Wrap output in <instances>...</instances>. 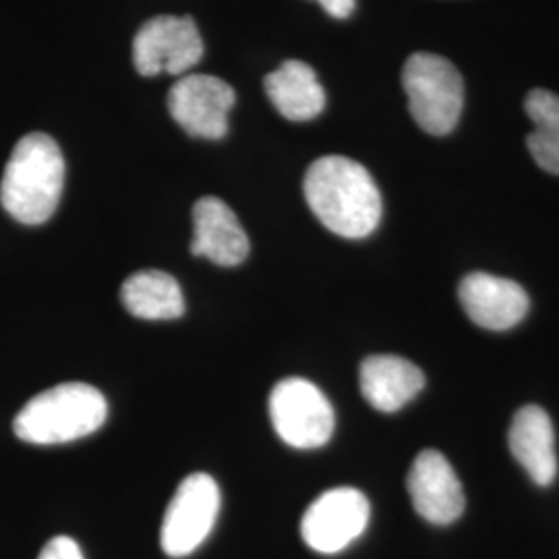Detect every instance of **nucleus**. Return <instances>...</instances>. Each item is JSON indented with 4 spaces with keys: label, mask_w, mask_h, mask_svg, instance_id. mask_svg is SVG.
Returning <instances> with one entry per match:
<instances>
[{
    "label": "nucleus",
    "mask_w": 559,
    "mask_h": 559,
    "mask_svg": "<svg viewBox=\"0 0 559 559\" xmlns=\"http://www.w3.org/2000/svg\"><path fill=\"white\" fill-rule=\"evenodd\" d=\"M462 309L483 330L506 332L516 328L528 313V295L514 280L475 272L460 282Z\"/></svg>",
    "instance_id": "nucleus-11"
},
{
    "label": "nucleus",
    "mask_w": 559,
    "mask_h": 559,
    "mask_svg": "<svg viewBox=\"0 0 559 559\" xmlns=\"http://www.w3.org/2000/svg\"><path fill=\"white\" fill-rule=\"evenodd\" d=\"M64 185V158L57 141L29 133L15 145L0 182V203L15 221L38 226L52 218Z\"/></svg>",
    "instance_id": "nucleus-2"
},
{
    "label": "nucleus",
    "mask_w": 559,
    "mask_h": 559,
    "mask_svg": "<svg viewBox=\"0 0 559 559\" xmlns=\"http://www.w3.org/2000/svg\"><path fill=\"white\" fill-rule=\"evenodd\" d=\"M508 443L512 456L539 487H549L558 477L556 431L540 406H524L512 420Z\"/></svg>",
    "instance_id": "nucleus-13"
},
{
    "label": "nucleus",
    "mask_w": 559,
    "mask_h": 559,
    "mask_svg": "<svg viewBox=\"0 0 559 559\" xmlns=\"http://www.w3.org/2000/svg\"><path fill=\"white\" fill-rule=\"evenodd\" d=\"M406 487L417 514L436 526H448L464 512L462 483L438 450L420 452L411 466Z\"/></svg>",
    "instance_id": "nucleus-10"
},
{
    "label": "nucleus",
    "mask_w": 559,
    "mask_h": 559,
    "mask_svg": "<svg viewBox=\"0 0 559 559\" xmlns=\"http://www.w3.org/2000/svg\"><path fill=\"white\" fill-rule=\"evenodd\" d=\"M360 392L380 413H399L425 388V376L411 360L373 355L360 362Z\"/></svg>",
    "instance_id": "nucleus-14"
},
{
    "label": "nucleus",
    "mask_w": 559,
    "mask_h": 559,
    "mask_svg": "<svg viewBox=\"0 0 559 559\" xmlns=\"http://www.w3.org/2000/svg\"><path fill=\"white\" fill-rule=\"evenodd\" d=\"M270 419L280 440L297 450L325 445L336 427L330 400L311 381L288 378L270 394Z\"/></svg>",
    "instance_id": "nucleus-5"
},
{
    "label": "nucleus",
    "mask_w": 559,
    "mask_h": 559,
    "mask_svg": "<svg viewBox=\"0 0 559 559\" xmlns=\"http://www.w3.org/2000/svg\"><path fill=\"white\" fill-rule=\"evenodd\" d=\"M263 87L284 119L295 122L316 119L325 108V92L316 71L307 62H282L274 73L265 75Z\"/></svg>",
    "instance_id": "nucleus-15"
},
{
    "label": "nucleus",
    "mask_w": 559,
    "mask_h": 559,
    "mask_svg": "<svg viewBox=\"0 0 559 559\" xmlns=\"http://www.w3.org/2000/svg\"><path fill=\"white\" fill-rule=\"evenodd\" d=\"M108 417V404L90 383H59L29 400L13 420L21 441L34 445L69 443L98 431Z\"/></svg>",
    "instance_id": "nucleus-3"
},
{
    "label": "nucleus",
    "mask_w": 559,
    "mask_h": 559,
    "mask_svg": "<svg viewBox=\"0 0 559 559\" xmlns=\"http://www.w3.org/2000/svg\"><path fill=\"white\" fill-rule=\"evenodd\" d=\"M235 102V90L214 75H187L168 92L170 117L200 140H222L228 133V112Z\"/></svg>",
    "instance_id": "nucleus-9"
},
{
    "label": "nucleus",
    "mask_w": 559,
    "mask_h": 559,
    "mask_svg": "<svg viewBox=\"0 0 559 559\" xmlns=\"http://www.w3.org/2000/svg\"><path fill=\"white\" fill-rule=\"evenodd\" d=\"M221 512L218 483L205 473L182 480L162 522V549L170 558L191 556L210 537Z\"/></svg>",
    "instance_id": "nucleus-6"
},
{
    "label": "nucleus",
    "mask_w": 559,
    "mask_h": 559,
    "mask_svg": "<svg viewBox=\"0 0 559 559\" xmlns=\"http://www.w3.org/2000/svg\"><path fill=\"white\" fill-rule=\"evenodd\" d=\"M535 131L526 138L528 150L545 173L559 175V96L547 90H533L524 102Z\"/></svg>",
    "instance_id": "nucleus-17"
},
{
    "label": "nucleus",
    "mask_w": 559,
    "mask_h": 559,
    "mask_svg": "<svg viewBox=\"0 0 559 559\" xmlns=\"http://www.w3.org/2000/svg\"><path fill=\"white\" fill-rule=\"evenodd\" d=\"M120 300L140 320H177L185 313L179 282L160 270H143L124 280Z\"/></svg>",
    "instance_id": "nucleus-16"
},
{
    "label": "nucleus",
    "mask_w": 559,
    "mask_h": 559,
    "mask_svg": "<svg viewBox=\"0 0 559 559\" xmlns=\"http://www.w3.org/2000/svg\"><path fill=\"white\" fill-rule=\"evenodd\" d=\"M302 189L311 212L338 237L365 239L380 226V189L359 162L320 158L309 166Z\"/></svg>",
    "instance_id": "nucleus-1"
},
{
    "label": "nucleus",
    "mask_w": 559,
    "mask_h": 559,
    "mask_svg": "<svg viewBox=\"0 0 559 559\" xmlns=\"http://www.w3.org/2000/svg\"><path fill=\"white\" fill-rule=\"evenodd\" d=\"M203 40L191 17L158 15L147 21L133 40V62L143 78L182 75L203 57Z\"/></svg>",
    "instance_id": "nucleus-7"
},
{
    "label": "nucleus",
    "mask_w": 559,
    "mask_h": 559,
    "mask_svg": "<svg viewBox=\"0 0 559 559\" xmlns=\"http://www.w3.org/2000/svg\"><path fill=\"white\" fill-rule=\"evenodd\" d=\"M402 85L413 119L429 135H448L462 115L464 85L459 69L431 52H417L406 60Z\"/></svg>",
    "instance_id": "nucleus-4"
},
{
    "label": "nucleus",
    "mask_w": 559,
    "mask_h": 559,
    "mask_svg": "<svg viewBox=\"0 0 559 559\" xmlns=\"http://www.w3.org/2000/svg\"><path fill=\"white\" fill-rule=\"evenodd\" d=\"M318 2L328 11V15L336 20H346L357 4V0H318Z\"/></svg>",
    "instance_id": "nucleus-19"
},
{
    "label": "nucleus",
    "mask_w": 559,
    "mask_h": 559,
    "mask_svg": "<svg viewBox=\"0 0 559 559\" xmlns=\"http://www.w3.org/2000/svg\"><path fill=\"white\" fill-rule=\"evenodd\" d=\"M38 559H83L80 545L69 537H55L44 545Z\"/></svg>",
    "instance_id": "nucleus-18"
},
{
    "label": "nucleus",
    "mask_w": 559,
    "mask_h": 559,
    "mask_svg": "<svg viewBox=\"0 0 559 559\" xmlns=\"http://www.w3.org/2000/svg\"><path fill=\"white\" fill-rule=\"evenodd\" d=\"M371 506L355 487L330 489L313 501L300 520V535L313 551L334 556L365 533Z\"/></svg>",
    "instance_id": "nucleus-8"
},
{
    "label": "nucleus",
    "mask_w": 559,
    "mask_h": 559,
    "mask_svg": "<svg viewBox=\"0 0 559 559\" xmlns=\"http://www.w3.org/2000/svg\"><path fill=\"white\" fill-rule=\"evenodd\" d=\"M195 237L191 253L198 258L235 267L249 255V239L235 212L218 198H201L193 207Z\"/></svg>",
    "instance_id": "nucleus-12"
}]
</instances>
